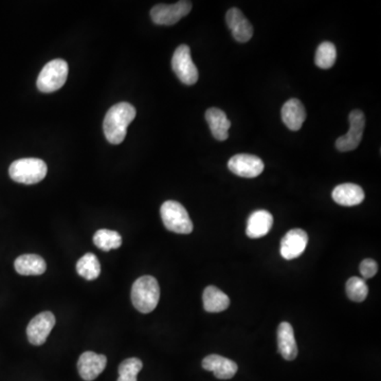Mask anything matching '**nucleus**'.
I'll use <instances>...</instances> for the list:
<instances>
[{
	"label": "nucleus",
	"mask_w": 381,
	"mask_h": 381,
	"mask_svg": "<svg viewBox=\"0 0 381 381\" xmlns=\"http://www.w3.org/2000/svg\"><path fill=\"white\" fill-rule=\"evenodd\" d=\"M136 118V110L130 103L114 105L105 116L103 122L105 137L112 145H120L124 141L127 127Z\"/></svg>",
	"instance_id": "obj_1"
},
{
	"label": "nucleus",
	"mask_w": 381,
	"mask_h": 381,
	"mask_svg": "<svg viewBox=\"0 0 381 381\" xmlns=\"http://www.w3.org/2000/svg\"><path fill=\"white\" fill-rule=\"evenodd\" d=\"M160 299L158 281L151 275L136 280L132 288V302L138 312L149 314L156 308Z\"/></svg>",
	"instance_id": "obj_2"
},
{
	"label": "nucleus",
	"mask_w": 381,
	"mask_h": 381,
	"mask_svg": "<svg viewBox=\"0 0 381 381\" xmlns=\"http://www.w3.org/2000/svg\"><path fill=\"white\" fill-rule=\"evenodd\" d=\"M48 169L42 159L23 158L14 161L10 165L9 175L19 184H35L46 177Z\"/></svg>",
	"instance_id": "obj_3"
},
{
	"label": "nucleus",
	"mask_w": 381,
	"mask_h": 381,
	"mask_svg": "<svg viewBox=\"0 0 381 381\" xmlns=\"http://www.w3.org/2000/svg\"><path fill=\"white\" fill-rule=\"evenodd\" d=\"M161 219L165 228L178 234H190L193 231V223L186 208L175 200L165 201L160 209Z\"/></svg>",
	"instance_id": "obj_4"
},
{
	"label": "nucleus",
	"mask_w": 381,
	"mask_h": 381,
	"mask_svg": "<svg viewBox=\"0 0 381 381\" xmlns=\"http://www.w3.org/2000/svg\"><path fill=\"white\" fill-rule=\"evenodd\" d=\"M68 77V64L61 58L46 64L38 77V88L42 93H50L65 85Z\"/></svg>",
	"instance_id": "obj_5"
},
{
	"label": "nucleus",
	"mask_w": 381,
	"mask_h": 381,
	"mask_svg": "<svg viewBox=\"0 0 381 381\" xmlns=\"http://www.w3.org/2000/svg\"><path fill=\"white\" fill-rule=\"evenodd\" d=\"M172 68L175 75L184 84H195L198 81V70L190 56V47L180 45L174 52L172 58Z\"/></svg>",
	"instance_id": "obj_6"
},
{
	"label": "nucleus",
	"mask_w": 381,
	"mask_h": 381,
	"mask_svg": "<svg viewBox=\"0 0 381 381\" xmlns=\"http://www.w3.org/2000/svg\"><path fill=\"white\" fill-rule=\"evenodd\" d=\"M349 130L347 134L338 138L336 147L340 151H351L357 149L362 139L365 127V116L361 110H355L349 114Z\"/></svg>",
	"instance_id": "obj_7"
},
{
	"label": "nucleus",
	"mask_w": 381,
	"mask_h": 381,
	"mask_svg": "<svg viewBox=\"0 0 381 381\" xmlns=\"http://www.w3.org/2000/svg\"><path fill=\"white\" fill-rule=\"evenodd\" d=\"M192 10L190 1H178L174 5H157L151 10V21L161 26H172Z\"/></svg>",
	"instance_id": "obj_8"
},
{
	"label": "nucleus",
	"mask_w": 381,
	"mask_h": 381,
	"mask_svg": "<svg viewBox=\"0 0 381 381\" xmlns=\"http://www.w3.org/2000/svg\"><path fill=\"white\" fill-rule=\"evenodd\" d=\"M228 168L233 174L244 178H254L262 174L265 168L263 161L258 157L247 153H238L231 157Z\"/></svg>",
	"instance_id": "obj_9"
},
{
	"label": "nucleus",
	"mask_w": 381,
	"mask_h": 381,
	"mask_svg": "<svg viewBox=\"0 0 381 381\" xmlns=\"http://www.w3.org/2000/svg\"><path fill=\"white\" fill-rule=\"evenodd\" d=\"M56 325V317L51 312H40L30 321L27 328L28 340L33 345H42Z\"/></svg>",
	"instance_id": "obj_10"
},
{
	"label": "nucleus",
	"mask_w": 381,
	"mask_h": 381,
	"mask_svg": "<svg viewBox=\"0 0 381 381\" xmlns=\"http://www.w3.org/2000/svg\"><path fill=\"white\" fill-rule=\"evenodd\" d=\"M308 244V235L302 229H293L282 238L281 256L291 260L302 256Z\"/></svg>",
	"instance_id": "obj_11"
},
{
	"label": "nucleus",
	"mask_w": 381,
	"mask_h": 381,
	"mask_svg": "<svg viewBox=\"0 0 381 381\" xmlns=\"http://www.w3.org/2000/svg\"><path fill=\"white\" fill-rule=\"evenodd\" d=\"M225 23L238 42H247L254 36V27L237 8H232L225 14Z\"/></svg>",
	"instance_id": "obj_12"
},
{
	"label": "nucleus",
	"mask_w": 381,
	"mask_h": 381,
	"mask_svg": "<svg viewBox=\"0 0 381 381\" xmlns=\"http://www.w3.org/2000/svg\"><path fill=\"white\" fill-rule=\"evenodd\" d=\"M107 358L104 355L85 352L77 361V369L82 378L86 381L95 380L106 367Z\"/></svg>",
	"instance_id": "obj_13"
},
{
	"label": "nucleus",
	"mask_w": 381,
	"mask_h": 381,
	"mask_svg": "<svg viewBox=\"0 0 381 381\" xmlns=\"http://www.w3.org/2000/svg\"><path fill=\"white\" fill-rule=\"evenodd\" d=\"M202 367L206 371H209L214 376L219 379H231L236 374L238 367L234 361L225 358L223 356L209 355L202 360Z\"/></svg>",
	"instance_id": "obj_14"
},
{
	"label": "nucleus",
	"mask_w": 381,
	"mask_h": 381,
	"mask_svg": "<svg viewBox=\"0 0 381 381\" xmlns=\"http://www.w3.org/2000/svg\"><path fill=\"white\" fill-rule=\"evenodd\" d=\"M332 199L337 202L338 205L344 207H354L360 205L365 199V192L358 184H343L336 186L332 190Z\"/></svg>",
	"instance_id": "obj_15"
},
{
	"label": "nucleus",
	"mask_w": 381,
	"mask_h": 381,
	"mask_svg": "<svg viewBox=\"0 0 381 381\" xmlns=\"http://www.w3.org/2000/svg\"><path fill=\"white\" fill-rule=\"evenodd\" d=\"M278 347L285 360H295L297 356V342L293 326L288 322H282L278 328Z\"/></svg>",
	"instance_id": "obj_16"
},
{
	"label": "nucleus",
	"mask_w": 381,
	"mask_h": 381,
	"mask_svg": "<svg viewBox=\"0 0 381 381\" xmlns=\"http://www.w3.org/2000/svg\"><path fill=\"white\" fill-rule=\"evenodd\" d=\"M282 120L289 130L297 132L302 127L306 119V112L301 101L291 99L282 107Z\"/></svg>",
	"instance_id": "obj_17"
},
{
	"label": "nucleus",
	"mask_w": 381,
	"mask_h": 381,
	"mask_svg": "<svg viewBox=\"0 0 381 381\" xmlns=\"http://www.w3.org/2000/svg\"><path fill=\"white\" fill-rule=\"evenodd\" d=\"M273 225V217L266 210H258L249 217L246 234L250 238L265 236Z\"/></svg>",
	"instance_id": "obj_18"
},
{
	"label": "nucleus",
	"mask_w": 381,
	"mask_h": 381,
	"mask_svg": "<svg viewBox=\"0 0 381 381\" xmlns=\"http://www.w3.org/2000/svg\"><path fill=\"white\" fill-rule=\"evenodd\" d=\"M206 120L209 124L212 135L219 141H225L228 139L229 130L231 127V122L227 118V114L223 110L212 107L206 112Z\"/></svg>",
	"instance_id": "obj_19"
},
{
	"label": "nucleus",
	"mask_w": 381,
	"mask_h": 381,
	"mask_svg": "<svg viewBox=\"0 0 381 381\" xmlns=\"http://www.w3.org/2000/svg\"><path fill=\"white\" fill-rule=\"evenodd\" d=\"M15 270L21 275H42L47 269V264L38 254H23L15 260Z\"/></svg>",
	"instance_id": "obj_20"
},
{
	"label": "nucleus",
	"mask_w": 381,
	"mask_h": 381,
	"mask_svg": "<svg viewBox=\"0 0 381 381\" xmlns=\"http://www.w3.org/2000/svg\"><path fill=\"white\" fill-rule=\"evenodd\" d=\"M204 308L208 312H221L228 308L230 299L215 286H208L202 295Z\"/></svg>",
	"instance_id": "obj_21"
},
{
	"label": "nucleus",
	"mask_w": 381,
	"mask_h": 381,
	"mask_svg": "<svg viewBox=\"0 0 381 381\" xmlns=\"http://www.w3.org/2000/svg\"><path fill=\"white\" fill-rule=\"evenodd\" d=\"M77 271L81 277L88 281L98 279L101 273V264L93 254H86L82 256L77 263Z\"/></svg>",
	"instance_id": "obj_22"
},
{
	"label": "nucleus",
	"mask_w": 381,
	"mask_h": 381,
	"mask_svg": "<svg viewBox=\"0 0 381 381\" xmlns=\"http://www.w3.org/2000/svg\"><path fill=\"white\" fill-rule=\"evenodd\" d=\"M93 244L103 251H110L121 247L122 237L116 231L101 229L93 235Z\"/></svg>",
	"instance_id": "obj_23"
},
{
	"label": "nucleus",
	"mask_w": 381,
	"mask_h": 381,
	"mask_svg": "<svg viewBox=\"0 0 381 381\" xmlns=\"http://www.w3.org/2000/svg\"><path fill=\"white\" fill-rule=\"evenodd\" d=\"M337 60V50L335 45L330 42H324L318 47L316 51L315 63L321 69H330Z\"/></svg>",
	"instance_id": "obj_24"
},
{
	"label": "nucleus",
	"mask_w": 381,
	"mask_h": 381,
	"mask_svg": "<svg viewBox=\"0 0 381 381\" xmlns=\"http://www.w3.org/2000/svg\"><path fill=\"white\" fill-rule=\"evenodd\" d=\"M345 291H347V295L349 300L360 303L367 299L369 287H367L365 280L358 277H352L347 282Z\"/></svg>",
	"instance_id": "obj_25"
},
{
	"label": "nucleus",
	"mask_w": 381,
	"mask_h": 381,
	"mask_svg": "<svg viewBox=\"0 0 381 381\" xmlns=\"http://www.w3.org/2000/svg\"><path fill=\"white\" fill-rule=\"evenodd\" d=\"M143 367V363L138 358L125 359L119 365L118 381H137V375Z\"/></svg>",
	"instance_id": "obj_26"
},
{
	"label": "nucleus",
	"mask_w": 381,
	"mask_h": 381,
	"mask_svg": "<svg viewBox=\"0 0 381 381\" xmlns=\"http://www.w3.org/2000/svg\"><path fill=\"white\" fill-rule=\"evenodd\" d=\"M359 271H360L365 281V280L372 279L378 271V265L372 258H365L359 266Z\"/></svg>",
	"instance_id": "obj_27"
}]
</instances>
